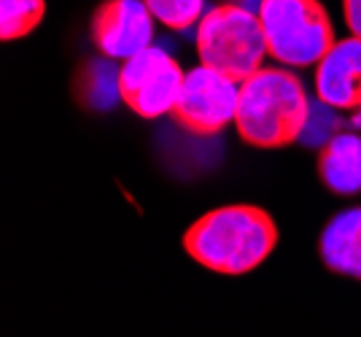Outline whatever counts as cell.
Returning <instances> with one entry per match:
<instances>
[{
	"label": "cell",
	"mask_w": 361,
	"mask_h": 337,
	"mask_svg": "<svg viewBox=\"0 0 361 337\" xmlns=\"http://www.w3.org/2000/svg\"><path fill=\"white\" fill-rule=\"evenodd\" d=\"M278 224L259 205H224L200 216L183 232V251L211 273L245 276L270 259Z\"/></svg>",
	"instance_id": "1"
},
{
	"label": "cell",
	"mask_w": 361,
	"mask_h": 337,
	"mask_svg": "<svg viewBox=\"0 0 361 337\" xmlns=\"http://www.w3.org/2000/svg\"><path fill=\"white\" fill-rule=\"evenodd\" d=\"M310 122V100L297 73L259 68L240 84L235 130L254 149H283L302 138Z\"/></svg>",
	"instance_id": "2"
},
{
	"label": "cell",
	"mask_w": 361,
	"mask_h": 337,
	"mask_svg": "<svg viewBox=\"0 0 361 337\" xmlns=\"http://www.w3.org/2000/svg\"><path fill=\"white\" fill-rule=\"evenodd\" d=\"M197 54L202 65L243 84L267 57V38L259 14L235 3H221L205 11L197 22Z\"/></svg>",
	"instance_id": "3"
},
{
	"label": "cell",
	"mask_w": 361,
	"mask_h": 337,
	"mask_svg": "<svg viewBox=\"0 0 361 337\" xmlns=\"http://www.w3.org/2000/svg\"><path fill=\"white\" fill-rule=\"evenodd\" d=\"M259 19L267 54L288 68H313L334 44V25L321 0H262Z\"/></svg>",
	"instance_id": "4"
},
{
	"label": "cell",
	"mask_w": 361,
	"mask_h": 337,
	"mask_svg": "<svg viewBox=\"0 0 361 337\" xmlns=\"http://www.w3.org/2000/svg\"><path fill=\"white\" fill-rule=\"evenodd\" d=\"M238 103H240V84L208 65H200L186 73L170 116L189 135L213 138L235 122Z\"/></svg>",
	"instance_id": "5"
},
{
	"label": "cell",
	"mask_w": 361,
	"mask_h": 337,
	"mask_svg": "<svg viewBox=\"0 0 361 337\" xmlns=\"http://www.w3.org/2000/svg\"><path fill=\"white\" fill-rule=\"evenodd\" d=\"M186 73L162 49H143L119 68V100L140 119H159L173 111Z\"/></svg>",
	"instance_id": "6"
},
{
	"label": "cell",
	"mask_w": 361,
	"mask_h": 337,
	"mask_svg": "<svg viewBox=\"0 0 361 337\" xmlns=\"http://www.w3.org/2000/svg\"><path fill=\"white\" fill-rule=\"evenodd\" d=\"M154 19L143 0H103L92 14V44L108 60H130L151 47Z\"/></svg>",
	"instance_id": "7"
},
{
	"label": "cell",
	"mask_w": 361,
	"mask_h": 337,
	"mask_svg": "<svg viewBox=\"0 0 361 337\" xmlns=\"http://www.w3.org/2000/svg\"><path fill=\"white\" fill-rule=\"evenodd\" d=\"M316 94L337 111H361V41L345 38L316 65Z\"/></svg>",
	"instance_id": "8"
},
{
	"label": "cell",
	"mask_w": 361,
	"mask_h": 337,
	"mask_svg": "<svg viewBox=\"0 0 361 337\" xmlns=\"http://www.w3.org/2000/svg\"><path fill=\"white\" fill-rule=\"evenodd\" d=\"M318 257L329 273L361 281V208H348L324 227Z\"/></svg>",
	"instance_id": "9"
},
{
	"label": "cell",
	"mask_w": 361,
	"mask_h": 337,
	"mask_svg": "<svg viewBox=\"0 0 361 337\" xmlns=\"http://www.w3.org/2000/svg\"><path fill=\"white\" fill-rule=\"evenodd\" d=\"M316 173L321 184L340 197L361 192V135L337 133L318 152Z\"/></svg>",
	"instance_id": "10"
},
{
	"label": "cell",
	"mask_w": 361,
	"mask_h": 337,
	"mask_svg": "<svg viewBox=\"0 0 361 337\" xmlns=\"http://www.w3.org/2000/svg\"><path fill=\"white\" fill-rule=\"evenodd\" d=\"M0 38L3 41H16L30 35L46 14V0H0Z\"/></svg>",
	"instance_id": "11"
},
{
	"label": "cell",
	"mask_w": 361,
	"mask_h": 337,
	"mask_svg": "<svg viewBox=\"0 0 361 337\" xmlns=\"http://www.w3.org/2000/svg\"><path fill=\"white\" fill-rule=\"evenodd\" d=\"M167 30H189L202 19L205 0H143Z\"/></svg>",
	"instance_id": "12"
},
{
	"label": "cell",
	"mask_w": 361,
	"mask_h": 337,
	"mask_svg": "<svg viewBox=\"0 0 361 337\" xmlns=\"http://www.w3.org/2000/svg\"><path fill=\"white\" fill-rule=\"evenodd\" d=\"M343 16L350 35L361 41V0H343Z\"/></svg>",
	"instance_id": "13"
}]
</instances>
